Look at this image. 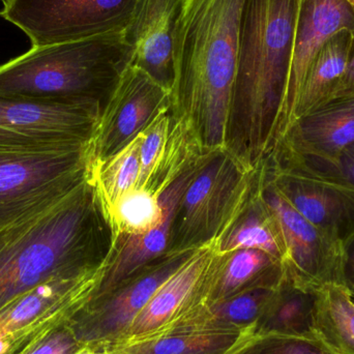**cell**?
<instances>
[{"label": "cell", "instance_id": "obj_19", "mask_svg": "<svg viewBox=\"0 0 354 354\" xmlns=\"http://www.w3.org/2000/svg\"><path fill=\"white\" fill-rule=\"evenodd\" d=\"M260 337L257 328H239L199 324L170 333L157 340L113 349L102 354H224L252 347Z\"/></svg>", "mask_w": 354, "mask_h": 354}, {"label": "cell", "instance_id": "obj_13", "mask_svg": "<svg viewBox=\"0 0 354 354\" xmlns=\"http://www.w3.org/2000/svg\"><path fill=\"white\" fill-rule=\"evenodd\" d=\"M263 167L281 195L324 234L342 248L354 239V185L270 157Z\"/></svg>", "mask_w": 354, "mask_h": 354}, {"label": "cell", "instance_id": "obj_36", "mask_svg": "<svg viewBox=\"0 0 354 354\" xmlns=\"http://www.w3.org/2000/svg\"><path fill=\"white\" fill-rule=\"evenodd\" d=\"M347 1L351 2V3H353L354 6V0H347Z\"/></svg>", "mask_w": 354, "mask_h": 354}, {"label": "cell", "instance_id": "obj_27", "mask_svg": "<svg viewBox=\"0 0 354 354\" xmlns=\"http://www.w3.org/2000/svg\"><path fill=\"white\" fill-rule=\"evenodd\" d=\"M278 288L256 287L241 291L210 306L208 317L210 322L218 326L257 328L258 322Z\"/></svg>", "mask_w": 354, "mask_h": 354}, {"label": "cell", "instance_id": "obj_25", "mask_svg": "<svg viewBox=\"0 0 354 354\" xmlns=\"http://www.w3.org/2000/svg\"><path fill=\"white\" fill-rule=\"evenodd\" d=\"M141 142L142 135L140 133L132 142L109 159L91 165L93 181L106 222L120 196L137 187L140 176Z\"/></svg>", "mask_w": 354, "mask_h": 354}, {"label": "cell", "instance_id": "obj_33", "mask_svg": "<svg viewBox=\"0 0 354 354\" xmlns=\"http://www.w3.org/2000/svg\"><path fill=\"white\" fill-rule=\"evenodd\" d=\"M354 93V31L353 33V45H351V54H349L348 64H347L346 72L344 77L337 89L336 95H348ZM332 100V99H330Z\"/></svg>", "mask_w": 354, "mask_h": 354}, {"label": "cell", "instance_id": "obj_8", "mask_svg": "<svg viewBox=\"0 0 354 354\" xmlns=\"http://www.w3.org/2000/svg\"><path fill=\"white\" fill-rule=\"evenodd\" d=\"M105 259L84 272L51 279L0 308V354H24L91 301L109 266Z\"/></svg>", "mask_w": 354, "mask_h": 354}, {"label": "cell", "instance_id": "obj_4", "mask_svg": "<svg viewBox=\"0 0 354 354\" xmlns=\"http://www.w3.org/2000/svg\"><path fill=\"white\" fill-rule=\"evenodd\" d=\"M132 59L122 32L80 41L32 46L0 66V97L97 99L105 103Z\"/></svg>", "mask_w": 354, "mask_h": 354}, {"label": "cell", "instance_id": "obj_18", "mask_svg": "<svg viewBox=\"0 0 354 354\" xmlns=\"http://www.w3.org/2000/svg\"><path fill=\"white\" fill-rule=\"evenodd\" d=\"M91 145L51 153H0V206L91 170Z\"/></svg>", "mask_w": 354, "mask_h": 354}, {"label": "cell", "instance_id": "obj_17", "mask_svg": "<svg viewBox=\"0 0 354 354\" xmlns=\"http://www.w3.org/2000/svg\"><path fill=\"white\" fill-rule=\"evenodd\" d=\"M206 156L161 194L160 198L164 214L157 227L145 234L126 237L114 245L111 243L109 266L99 288L91 299L108 295L127 279L168 253L179 201Z\"/></svg>", "mask_w": 354, "mask_h": 354}, {"label": "cell", "instance_id": "obj_1", "mask_svg": "<svg viewBox=\"0 0 354 354\" xmlns=\"http://www.w3.org/2000/svg\"><path fill=\"white\" fill-rule=\"evenodd\" d=\"M107 228L91 168L0 206V308L101 263L111 245Z\"/></svg>", "mask_w": 354, "mask_h": 354}, {"label": "cell", "instance_id": "obj_9", "mask_svg": "<svg viewBox=\"0 0 354 354\" xmlns=\"http://www.w3.org/2000/svg\"><path fill=\"white\" fill-rule=\"evenodd\" d=\"M139 0H3L0 16L37 46L122 32Z\"/></svg>", "mask_w": 354, "mask_h": 354}, {"label": "cell", "instance_id": "obj_30", "mask_svg": "<svg viewBox=\"0 0 354 354\" xmlns=\"http://www.w3.org/2000/svg\"><path fill=\"white\" fill-rule=\"evenodd\" d=\"M83 346L66 324L44 337L24 354H73Z\"/></svg>", "mask_w": 354, "mask_h": 354}, {"label": "cell", "instance_id": "obj_12", "mask_svg": "<svg viewBox=\"0 0 354 354\" xmlns=\"http://www.w3.org/2000/svg\"><path fill=\"white\" fill-rule=\"evenodd\" d=\"M169 105L170 91L129 64L104 103L89 141L93 165L124 149Z\"/></svg>", "mask_w": 354, "mask_h": 354}, {"label": "cell", "instance_id": "obj_14", "mask_svg": "<svg viewBox=\"0 0 354 354\" xmlns=\"http://www.w3.org/2000/svg\"><path fill=\"white\" fill-rule=\"evenodd\" d=\"M354 145V93L338 95L295 120L270 157L314 168L336 161Z\"/></svg>", "mask_w": 354, "mask_h": 354}, {"label": "cell", "instance_id": "obj_7", "mask_svg": "<svg viewBox=\"0 0 354 354\" xmlns=\"http://www.w3.org/2000/svg\"><path fill=\"white\" fill-rule=\"evenodd\" d=\"M218 243L195 250L156 291L124 336L99 353L151 342L187 326L212 324L208 307L220 258Z\"/></svg>", "mask_w": 354, "mask_h": 354}, {"label": "cell", "instance_id": "obj_34", "mask_svg": "<svg viewBox=\"0 0 354 354\" xmlns=\"http://www.w3.org/2000/svg\"><path fill=\"white\" fill-rule=\"evenodd\" d=\"M73 354H102L101 353H99V351H95V348H93V347L87 346V345H84V346L82 347V348L79 349L77 353H73Z\"/></svg>", "mask_w": 354, "mask_h": 354}, {"label": "cell", "instance_id": "obj_11", "mask_svg": "<svg viewBox=\"0 0 354 354\" xmlns=\"http://www.w3.org/2000/svg\"><path fill=\"white\" fill-rule=\"evenodd\" d=\"M260 189L274 214L285 248V278L304 290L342 286L343 248L299 214L260 166Z\"/></svg>", "mask_w": 354, "mask_h": 354}, {"label": "cell", "instance_id": "obj_21", "mask_svg": "<svg viewBox=\"0 0 354 354\" xmlns=\"http://www.w3.org/2000/svg\"><path fill=\"white\" fill-rule=\"evenodd\" d=\"M353 33L348 30L339 31L328 39L316 56L299 91L291 124L311 113L336 95L346 72L353 45Z\"/></svg>", "mask_w": 354, "mask_h": 354}, {"label": "cell", "instance_id": "obj_35", "mask_svg": "<svg viewBox=\"0 0 354 354\" xmlns=\"http://www.w3.org/2000/svg\"><path fill=\"white\" fill-rule=\"evenodd\" d=\"M252 347H243V348L236 349V351H231V353H227L224 354H247L248 351L251 349Z\"/></svg>", "mask_w": 354, "mask_h": 354}, {"label": "cell", "instance_id": "obj_6", "mask_svg": "<svg viewBox=\"0 0 354 354\" xmlns=\"http://www.w3.org/2000/svg\"><path fill=\"white\" fill-rule=\"evenodd\" d=\"M103 105L97 99L0 97V153H51L84 147Z\"/></svg>", "mask_w": 354, "mask_h": 354}, {"label": "cell", "instance_id": "obj_31", "mask_svg": "<svg viewBox=\"0 0 354 354\" xmlns=\"http://www.w3.org/2000/svg\"><path fill=\"white\" fill-rule=\"evenodd\" d=\"M287 165L299 166V167L309 170L317 176L354 185V145L345 149L337 158L336 161L328 164V165L314 168L305 167V166L297 165V164H287Z\"/></svg>", "mask_w": 354, "mask_h": 354}, {"label": "cell", "instance_id": "obj_3", "mask_svg": "<svg viewBox=\"0 0 354 354\" xmlns=\"http://www.w3.org/2000/svg\"><path fill=\"white\" fill-rule=\"evenodd\" d=\"M299 0H245L228 149L260 168L274 147L284 101Z\"/></svg>", "mask_w": 354, "mask_h": 354}, {"label": "cell", "instance_id": "obj_28", "mask_svg": "<svg viewBox=\"0 0 354 354\" xmlns=\"http://www.w3.org/2000/svg\"><path fill=\"white\" fill-rule=\"evenodd\" d=\"M171 105L163 108L145 128L140 149V176L137 187H143L166 149L171 130Z\"/></svg>", "mask_w": 354, "mask_h": 354}, {"label": "cell", "instance_id": "obj_15", "mask_svg": "<svg viewBox=\"0 0 354 354\" xmlns=\"http://www.w3.org/2000/svg\"><path fill=\"white\" fill-rule=\"evenodd\" d=\"M342 30L354 31L353 3L347 0H299L290 73L277 124L274 147L292 122L297 97L312 62L328 39Z\"/></svg>", "mask_w": 354, "mask_h": 354}, {"label": "cell", "instance_id": "obj_24", "mask_svg": "<svg viewBox=\"0 0 354 354\" xmlns=\"http://www.w3.org/2000/svg\"><path fill=\"white\" fill-rule=\"evenodd\" d=\"M315 332L333 353L354 354V299L344 287L317 291Z\"/></svg>", "mask_w": 354, "mask_h": 354}, {"label": "cell", "instance_id": "obj_32", "mask_svg": "<svg viewBox=\"0 0 354 354\" xmlns=\"http://www.w3.org/2000/svg\"><path fill=\"white\" fill-rule=\"evenodd\" d=\"M342 286L354 297V239L343 248Z\"/></svg>", "mask_w": 354, "mask_h": 354}, {"label": "cell", "instance_id": "obj_23", "mask_svg": "<svg viewBox=\"0 0 354 354\" xmlns=\"http://www.w3.org/2000/svg\"><path fill=\"white\" fill-rule=\"evenodd\" d=\"M316 299L317 291L304 290L285 278L258 322V335L318 339Z\"/></svg>", "mask_w": 354, "mask_h": 354}, {"label": "cell", "instance_id": "obj_5", "mask_svg": "<svg viewBox=\"0 0 354 354\" xmlns=\"http://www.w3.org/2000/svg\"><path fill=\"white\" fill-rule=\"evenodd\" d=\"M257 172L228 149L206 156L179 201L168 253L220 241L245 209Z\"/></svg>", "mask_w": 354, "mask_h": 354}, {"label": "cell", "instance_id": "obj_2", "mask_svg": "<svg viewBox=\"0 0 354 354\" xmlns=\"http://www.w3.org/2000/svg\"><path fill=\"white\" fill-rule=\"evenodd\" d=\"M243 2L183 0L170 103L202 155L228 149Z\"/></svg>", "mask_w": 354, "mask_h": 354}, {"label": "cell", "instance_id": "obj_26", "mask_svg": "<svg viewBox=\"0 0 354 354\" xmlns=\"http://www.w3.org/2000/svg\"><path fill=\"white\" fill-rule=\"evenodd\" d=\"M163 214L160 196L143 187H133L120 196L108 216L111 243L149 232L159 225Z\"/></svg>", "mask_w": 354, "mask_h": 354}, {"label": "cell", "instance_id": "obj_10", "mask_svg": "<svg viewBox=\"0 0 354 354\" xmlns=\"http://www.w3.org/2000/svg\"><path fill=\"white\" fill-rule=\"evenodd\" d=\"M194 251L167 253L127 279L111 292L91 299L68 320V328L77 340L97 351L118 343L156 291Z\"/></svg>", "mask_w": 354, "mask_h": 354}, {"label": "cell", "instance_id": "obj_29", "mask_svg": "<svg viewBox=\"0 0 354 354\" xmlns=\"http://www.w3.org/2000/svg\"><path fill=\"white\" fill-rule=\"evenodd\" d=\"M248 354H334L319 339L268 336L260 338Z\"/></svg>", "mask_w": 354, "mask_h": 354}, {"label": "cell", "instance_id": "obj_22", "mask_svg": "<svg viewBox=\"0 0 354 354\" xmlns=\"http://www.w3.org/2000/svg\"><path fill=\"white\" fill-rule=\"evenodd\" d=\"M218 243L221 253L255 249L268 254L282 264L284 262L285 248L280 228L261 195L260 168L245 209Z\"/></svg>", "mask_w": 354, "mask_h": 354}, {"label": "cell", "instance_id": "obj_16", "mask_svg": "<svg viewBox=\"0 0 354 354\" xmlns=\"http://www.w3.org/2000/svg\"><path fill=\"white\" fill-rule=\"evenodd\" d=\"M183 0H139L124 29L132 48L131 66L145 71L171 91L174 82V50Z\"/></svg>", "mask_w": 354, "mask_h": 354}, {"label": "cell", "instance_id": "obj_37", "mask_svg": "<svg viewBox=\"0 0 354 354\" xmlns=\"http://www.w3.org/2000/svg\"><path fill=\"white\" fill-rule=\"evenodd\" d=\"M353 299H354V297H353Z\"/></svg>", "mask_w": 354, "mask_h": 354}, {"label": "cell", "instance_id": "obj_20", "mask_svg": "<svg viewBox=\"0 0 354 354\" xmlns=\"http://www.w3.org/2000/svg\"><path fill=\"white\" fill-rule=\"evenodd\" d=\"M284 279L282 262L260 250L241 249L230 253L220 252L210 292L209 307L247 289L278 288Z\"/></svg>", "mask_w": 354, "mask_h": 354}]
</instances>
